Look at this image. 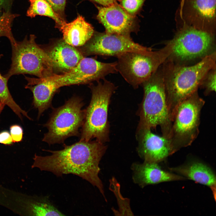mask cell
I'll return each mask as SVG.
<instances>
[{
	"label": "cell",
	"instance_id": "32",
	"mask_svg": "<svg viewBox=\"0 0 216 216\" xmlns=\"http://www.w3.org/2000/svg\"><path fill=\"white\" fill-rule=\"evenodd\" d=\"M4 1V0H0V5H1V4H2Z\"/></svg>",
	"mask_w": 216,
	"mask_h": 216
},
{
	"label": "cell",
	"instance_id": "2",
	"mask_svg": "<svg viewBox=\"0 0 216 216\" xmlns=\"http://www.w3.org/2000/svg\"><path fill=\"white\" fill-rule=\"evenodd\" d=\"M162 64L166 103L172 120L178 105L197 91L208 72L216 67V51L191 66L176 63L168 58Z\"/></svg>",
	"mask_w": 216,
	"mask_h": 216
},
{
	"label": "cell",
	"instance_id": "21",
	"mask_svg": "<svg viewBox=\"0 0 216 216\" xmlns=\"http://www.w3.org/2000/svg\"><path fill=\"white\" fill-rule=\"evenodd\" d=\"M2 56V54L0 55V60ZM8 80L2 75L0 71V102L9 107L21 119L22 116H24L31 120L27 112L22 109L14 100L8 88Z\"/></svg>",
	"mask_w": 216,
	"mask_h": 216
},
{
	"label": "cell",
	"instance_id": "20",
	"mask_svg": "<svg viewBox=\"0 0 216 216\" xmlns=\"http://www.w3.org/2000/svg\"><path fill=\"white\" fill-rule=\"evenodd\" d=\"M30 2V5L27 12V16L32 17L40 15L49 17L55 21L58 28L65 22L54 12L45 0H35Z\"/></svg>",
	"mask_w": 216,
	"mask_h": 216
},
{
	"label": "cell",
	"instance_id": "11",
	"mask_svg": "<svg viewBox=\"0 0 216 216\" xmlns=\"http://www.w3.org/2000/svg\"><path fill=\"white\" fill-rule=\"evenodd\" d=\"M116 62L104 63L91 58L84 57L74 68L61 74H53L46 78L59 88L66 86L87 83L104 80L108 75L117 73Z\"/></svg>",
	"mask_w": 216,
	"mask_h": 216
},
{
	"label": "cell",
	"instance_id": "10",
	"mask_svg": "<svg viewBox=\"0 0 216 216\" xmlns=\"http://www.w3.org/2000/svg\"><path fill=\"white\" fill-rule=\"evenodd\" d=\"M216 0H180L175 14L177 28L186 26L215 34Z\"/></svg>",
	"mask_w": 216,
	"mask_h": 216
},
{
	"label": "cell",
	"instance_id": "12",
	"mask_svg": "<svg viewBox=\"0 0 216 216\" xmlns=\"http://www.w3.org/2000/svg\"><path fill=\"white\" fill-rule=\"evenodd\" d=\"M82 47L86 55L115 56L130 51L144 52L151 49L135 42L130 36L107 33H94Z\"/></svg>",
	"mask_w": 216,
	"mask_h": 216
},
{
	"label": "cell",
	"instance_id": "24",
	"mask_svg": "<svg viewBox=\"0 0 216 216\" xmlns=\"http://www.w3.org/2000/svg\"><path fill=\"white\" fill-rule=\"evenodd\" d=\"M15 16V15L8 12L4 13L0 16V37H6L11 44L16 40L12 35L11 28V23Z\"/></svg>",
	"mask_w": 216,
	"mask_h": 216
},
{
	"label": "cell",
	"instance_id": "15",
	"mask_svg": "<svg viewBox=\"0 0 216 216\" xmlns=\"http://www.w3.org/2000/svg\"><path fill=\"white\" fill-rule=\"evenodd\" d=\"M131 168L134 182L142 188L151 184L186 179L183 176L164 170L156 163H135Z\"/></svg>",
	"mask_w": 216,
	"mask_h": 216
},
{
	"label": "cell",
	"instance_id": "9",
	"mask_svg": "<svg viewBox=\"0 0 216 216\" xmlns=\"http://www.w3.org/2000/svg\"><path fill=\"white\" fill-rule=\"evenodd\" d=\"M215 35L190 27L177 28L170 40L172 51L168 58L180 64L201 59L215 51Z\"/></svg>",
	"mask_w": 216,
	"mask_h": 216
},
{
	"label": "cell",
	"instance_id": "27",
	"mask_svg": "<svg viewBox=\"0 0 216 216\" xmlns=\"http://www.w3.org/2000/svg\"><path fill=\"white\" fill-rule=\"evenodd\" d=\"M54 12L63 20H64V10L66 0H45Z\"/></svg>",
	"mask_w": 216,
	"mask_h": 216
},
{
	"label": "cell",
	"instance_id": "7",
	"mask_svg": "<svg viewBox=\"0 0 216 216\" xmlns=\"http://www.w3.org/2000/svg\"><path fill=\"white\" fill-rule=\"evenodd\" d=\"M205 103L196 91L176 108L172 119L170 139L173 154L190 145L197 137L201 112Z\"/></svg>",
	"mask_w": 216,
	"mask_h": 216
},
{
	"label": "cell",
	"instance_id": "19",
	"mask_svg": "<svg viewBox=\"0 0 216 216\" xmlns=\"http://www.w3.org/2000/svg\"><path fill=\"white\" fill-rule=\"evenodd\" d=\"M59 28L63 34L64 41L74 47L83 46L94 33L92 25L80 15L71 22H64Z\"/></svg>",
	"mask_w": 216,
	"mask_h": 216
},
{
	"label": "cell",
	"instance_id": "22",
	"mask_svg": "<svg viewBox=\"0 0 216 216\" xmlns=\"http://www.w3.org/2000/svg\"><path fill=\"white\" fill-rule=\"evenodd\" d=\"M29 208L31 213L34 215H65L50 201L48 196L43 197L31 202Z\"/></svg>",
	"mask_w": 216,
	"mask_h": 216
},
{
	"label": "cell",
	"instance_id": "14",
	"mask_svg": "<svg viewBox=\"0 0 216 216\" xmlns=\"http://www.w3.org/2000/svg\"><path fill=\"white\" fill-rule=\"evenodd\" d=\"M97 17L104 27L106 32L130 36L134 30V22L131 15L118 5L98 7Z\"/></svg>",
	"mask_w": 216,
	"mask_h": 216
},
{
	"label": "cell",
	"instance_id": "13",
	"mask_svg": "<svg viewBox=\"0 0 216 216\" xmlns=\"http://www.w3.org/2000/svg\"><path fill=\"white\" fill-rule=\"evenodd\" d=\"M138 152L145 162L158 163L173 154L170 140L152 133L151 129L138 130Z\"/></svg>",
	"mask_w": 216,
	"mask_h": 216
},
{
	"label": "cell",
	"instance_id": "4",
	"mask_svg": "<svg viewBox=\"0 0 216 216\" xmlns=\"http://www.w3.org/2000/svg\"><path fill=\"white\" fill-rule=\"evenodd\" d=\"M91 85L92 95L89 105L84 109L83 122L80 140L88 141L93 138L104 143L108 141L109 125L108 112L111 97L116 87L105 79Z\"/></svg>",
	"mask_w": 216,
	"mask_h": 216
},
{
	"label": "cell",
	"instance_id": "8",
	"mask_svg": "<svg viewBox=\"0 0 216 216\" xmlns=\"http://www.w3.org/2000/svg\"><path fill=\"white\" fill-rule=\"evenodd\" d=\"M84 104L79 97L74 96L60 106L53 108L50 117L44 126L48 132L42 141L49 145L63 143L67 138L79 136V130L83 123Z\"/></svg>",
	"mask_w": 216,
	"mask_h": 216
},
{
	"label": "cell",
	"instance_id": "29",
	"mask_svg": "<svg viewBox=\"0 0 216 216\" xmlns=\"http://www.w3.org/2000/svg\"><path fill=\"white\" fill-rule=\"evenodd\" d=\"M13 142L11 135L8 131L5 130L0 133V143L10 145Z\"/></svg>",
	"mask_w": 216,
	"mask_h": 216
},
{
	"label": "cell",
	"instance_id": "25",
	"mask_svg": "<svg viewBox=\"0 0 216 216\" xmlns=\"http://www.w3.org/2000/svg\"><path fill=\"white\" fill-rule=\"evenodd\" d=\"M200 86L205 89L204 93L206 95L215 92L216 67L212 68L208 72Z\"/></svg>",
	"mask_w": 216,
	"mask_h": 216
},
{
	"label": "cell",
	"instance_id": "1",
	"mask_svg": "<svg viewBox=\"0 0 216 216\" xmlns=\"http://www.w3.org/2000/svg\"><path fill=\"white\" fill-rule=\"evenodd\" d=\"M62 149L43 150L51 153L46 156L35 154L32 168L50 172L57 177L71 174L96 187L106 201L102 182L99 177L100 162L106 147L97 140H80L70 145L64 144Z\"/></svg>",
	"mask_w": 216,
	"mask_h": 216
},
{
	"label": "cell",
	"instance_id": "16",
	"mask_svg": "<svg viewBox=\"0 0 216 216\" xmlns=\"http://www.w3.org/2000/svg\"><path fill=\"white\" fill-rule=\"evenodd\" d=\"M25 78L28 82L25 88L33 93L32 105L38 110V119L45 110L52 107L53 97L58 88L45 78L38 79L25 76Z\"/></svg>",
	"mask_w": 216,
	"mask_h": 216
},
{
	"label": "cell",
	"instance_id": "17",
	"mask_svg": "<svg viewBox=\"0 0 216 216\" xmlns=\"http://www.w3.org/2000/svg\"><path fill=\"white\" fill-rule=\"evenodd\" d=\"M46 52L52 61L54 69L63 73L74 68L84 58L81 52L63 39L57 42Z\"/></svg>",
	"mask_w": 216,
	"mask_h": 216
},
{
	"label": "cell",
	"instance_id": "6",
	"mask_svg": "<svg viewBox=\"0 0 216 216\" xmlns=\"http://www.w3.org/2000/svg\"><path fill=\"white\" fill-rule=\"evenodd\" d=\"M36 36L25 37L22 41L11 44V64L3 76L8 80L12 76L28 74L43 78L54 74L52 61L46 52L35 41Z\"/></svg>",
	"mask_w": 216,
	"mask_h": 216
},
{
	"label": "cell",
	"instance_id": "31",
	"mask_svg": "<svg viewBox=\"0 0 216 216\" xmlns=\"http://www.w3.org/2000/svg\"><path fill=\"white\" fill-rule=\"evenodd\" d=\"M5 104L3 102H0V115L5 106Z\"/></svg>",
	"mask_w": 216,
	"mask_h": 216
},
{
	"label": "cell",
	"instance_id": "3",
	"mask_svg": "<svg viewBox=\"0 0 216 216\" xmlns=\"http://www.w3.org/2000/svg\"><path fill=\"white\" fill-rule=\"evenodd\" d=\"M157 70L140 86L144 96L139 116L138 130L159 126L162 136L170 140L172 127L167 105L162 68Z\"/></svg>",
	"mask_w": 216,
	"mask_h": 216
},
{
	"label": "cell",
	"instance_id": "28",
	"mask_svg": "<svg viewBox=\"0 0 216 216\" xmlns=\"http://www.w3.org/2000/svg\"><path fill=\"white\" fill-rule=\"evenodd\" d=\"M10 134L14 142H21L22 139L23 130L22 128L17 124L12 125L10 127Z\"/></svg>",
	"mask_w": 216,
	"mask_h": 216
},
{
	"label": "cell",
	"instance_id": "26",
	"mask_svg": "<svg viewBox=\"0 0 216 216\" xmlns=\"http://www.w3.org/2000/svg\"><path fill=\"white\" fill-rule=\"evenodd\" d=\"M145 0H121L123 8L130 15L136 13L142 5Z\"/></svg>",
	"mask_w": 216,
	"mask_h": 216
},
{
	"label": "cell",
	"instance_id": "30",
	"mask_svg": "<svg viewBox=\"0 0 216 216\" xmlns=\"http://www.w3.org/2000/svg\"><path fill=\"white\" fill-rule=\"evenodd\" d=\"M104 6H109L114 4L116 0H90Z\"/></svg>",
	"mask_w": 216,
	"mask_h": 216
},
{
	"label": "cell",
	"instance_id": "5",
	"mask_svg": "<svg viewBox=\"0 0 216 216\" xmlns=\"http://www.w3.org/2000/svg\"><path fill=\"white\" fill-rule=\"evenodd\" d=\"M173 45L170 40L157 51L128 52L117 56L116 68L125 80L137 88L148 80L171 54Z\"/></svg>",
	"mask_w": 216,
	"mask_h": 216
},
{
	"label": "cell",
	"instance_id": "18",
	"mask_svg": "<svg viewBox=\"0 0 216 216\" xmlns=\"http://www.w3.org/2000/svg\"><path fill=\"white\" fill-rule=\"evenodd\" d=\"M169 169L186 179L208 186L211 189L215 200V175L212 169L205 164L193 161L181 166L169 168Z\"/></svg>",
	"mask_w": 216,
	"mask_h": 216
},
{
	"label": "cell",
	"instance_id": "33",
	"mask_svg": "<svg viewBox=\"0 0 216 216\" xmlns=\"http://www.w3.org/2000/svg\"><path fill=\"white\" fill-rule=\"evenodd\" d=\"M35 0H29L30 2H33Z\"/></svg>",
	"mask_w": 216,
	"mask_h": 216
},
{
	"label": "cell",
	"instance_id": "23",
	"mask_svg": "<svg viewBox=\"0 0 216 216\" xmlns=\"http://www.w3.org/2000/svg\"><path fill=\"white\" fill-rule=\"evenodd\" d=\"M110 189L113 192L117 199L119 207V211H114L115 214L118 215H133L130 206L129 199L124 198L120 192V185L115 178L110 180Z\"/></svg>",
	"mask_w": 216,
	"mask_h": 216
}]
</instances>
